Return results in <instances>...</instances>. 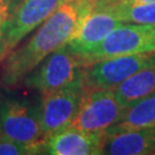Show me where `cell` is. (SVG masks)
Here are the masks:
<instances>
[{"label":"cell","mask_w":155,"mask_h":155,"mask_svg":"<svg viewBox=\"0 0 155 155\" xmlns=\"http://www.w3.org/2000/svg\"><path fill=\"white\" fill-rule=\"evenodd\" d=\"M97 0H66L38 27L32 36L5 58L0 82L6 87L21 84L46 56L68 43Z\"/></svg>","instance_id":"cell-1"},{"label":"cell","mask_w":155,"mask_h":155,"mask_svg":"<svg viewBox=\"0 0 155 155\" xmlns=\"http://www.w3.org/2000/svg\"><path fill=\"white\" fill-rule=\"evenodd\" d=\"M87 90L82 72L79 77L61 89L40 94L39 117L44 140L70 125Z\"/></svg>","instance_id":"cell-2"},{"label":"cell","mask_w":155,"mask_h":155,"mask_svg":"<svg viewBox=\"0 0 155 155\" xmlns=\"http://www.w3.org/2000/svg\"><path fill=\"white\" fill-rule=\"evenodd\" d=\"M83 68L82 59L64 44L46 56L23 78L21 84L40 94L50 93L79 77Z\"/></svg>","instance_id":"cell-3"},{"label":"cell","mask_w":155,"mask_h":155,"mask_svg":"<svg viewBox=\"0 0 155 155\" xmlns=\"http://www.w3.org/2000/svg\"><path fill=\"white\" fill-rule=\"evenodd\" d=\"M150 52H155L154 24L123 23L81 59L86 67L102 59Z\"/></svg>","instance_id":"cell-4"},{"label":"cell","mask_w":155,"mask_h":155,"mask_svg":"<svg viewBox=\"0 0 155 155\" xmlns=\"http://www.w3.org/2000/svg\"><path fill=\"white\" fill-rule=\"evenodd\" d=\"M0 136L28 144L43 143L39 105L15 95L0 97Z\"/></svg>","instance_id":"cell-5"},{"label":"cell","mask_w":155,"mask_h":155,"mask_svg":"<svg viewBox=\"0 0 155 155\" xmlns=\"http://www.w3.org/2000/svg\"><path fill=\"white\" fill-rule=\"evenodd\" d=\"M64 1L66 0H22L12 9L4 25L0 43V63Z\"/></svg>","instance_id":"cell-6"},{"label":"cell","mask_w":155,"mask_h":155,"mask_svg":"<svg viewBox=\"0 0 155 155\" xmlns=\"http://www.w3.org/2000/svg\"><path fill=\"white\" fill-rule=\"evenodd\" d=\"M124 107L117 101L114 89H89L76 117L68 127L92 133H105L121 118Z\"/></svg>","instance_id":"cell-7"},{"label":"cell","mask_w":155,"mask_h":155,"mask_svg":"<svg viewBox=\"0 0 155 155\" xmlns=\"http://www.w3.org/2000/svg\"><path fill=\"white\" fill-rule=\"evenodd\" d=\"M153 63H155V52L98 60L83 68L84 83L87 89H114Z\"/></svg>","instance_id":"cell-8"},{"label":"cell","mask_w":155,"mask_h":155,"mask_svg":"<svg viewBox=\"0 0 155 155\" xmlns=\"http://www.w3.org/2000/svg\"><path fill=\"white\" fill-rule=\"evenodd\" d=\"M122 24L123 22L114 15L102 0H97L67 45L74 53L82 58L98 46L110 31Z\"/></svg>","instance_id":"cell-9"},{"label":"cell","mask_w":155,"mask_h":155,"mask_svg":"<svg viewBox=\"0 0 155 155\" xmlns=\"http://www.w3.org/2000/svg\"><path fill=\"white\" fill-rule=\"evenodd\" d=\"M105 133H92L66 127L43 141L41 154L100 155L104 154Z\"/></svg>","instance_id":"cell-10"},{"label":"cell","mask_w":155,"mask_h":155,"mask_svg":"<svg viewBox=\"0 0 155 155\" xmlns=\"http://www.w3.org/2000/svg\"><path fill=\"white\" fill-rule=\"evenodd\" d=\"M104 154L150 155L155 154V125L127 130L106 137Z\"/></svg>","instance_id":"cell-11"},{"label":"cell","mask_w":155,"mask_h":155,"mask_svg":"<svg viewBox=\"0 0 155 155\" xmlns=\"http://www.w3.org/2000/svg\"><path fill=\"white\" fill-rule=\"evenodd\" d=\"M155 125V92L127 107L121 118L106 130V137L127 130Z\"/></svg>","instance_id":"cell-12"},{"label":"cell","mask_w":155,"mask_h":155,"mask_svg":"<svg viewBox=\"0 0 155 155\" xmlns=\"http://www.w3.org/2000/svg\"><path fill=\"white\" fill-rule=\"evenodd\" d=\"M115 95L124 109L155 92V63L145 67L114 87Z\"/></svg>","instance_id":"cell-13"},{"label":"cell","mask_w":155,"mask_h":155,"mask_svg":"<svg viewBox=\"0 0 155 155\" xmlns=\"http://www.w3.org/2000/svg\"><path fill=\"white\" fill-rule=\"evenodd\" d=\"M123 23L154 24L155 2L145 0H102Z\"/></svg>","instance_id":"cell-14"},{"label":"cell","mask_w":155,"mask_h":155,"mask_svg":"<svg viewBox=\"0 0 155 155\" xmlns=\"http://www.w3.org/2000/svg\"><path fill=\"white\" fill-rule=\"evenodd\" d=\"M43 143L28 144L0 136V155H35L41 154Z\"/></svg>","instance_id":"cell-15"},{"label":"cell","mask_w":155,"mask_h":155,"mask_svg":"<svg viewBox=\"0 0 155 155\" xmlns=\"http://www.w3.org/2000/svg\"><path fill=\"white\" fill-rule=\"evenodd\" d=\"M12 1H13V0H0V15L9 14V13H11Z\"/></svg>","instance_id":"cell-16"},{"label":"cell","mask_w":155,"mask_h":155,"mask_svg":"<svg viewBox=\"0 0 155 155\" xmlns=\"http://www.w3.org/2000/svg\"><path fill=\"white\" fill-rule=\"evenodd\" d=\"M9 14H4V15H0V43H1V38H2V32H4V25L7 20Z\"/></svg>","instance_id":"cell-17"},{"label":"cell","mask_w":155,"mask_h":155,"mask_svg":"<svg viewBox=\"0 0 155 155\" xmlns=\"http://www.w3.org/2000/svg\"><path fill=\"white\" fill-rule=\"evenodd\" d=\"M145 1H152V2H155V0H145Z\"/></svg>","instance_id":"cell-18"}]
</instances>
